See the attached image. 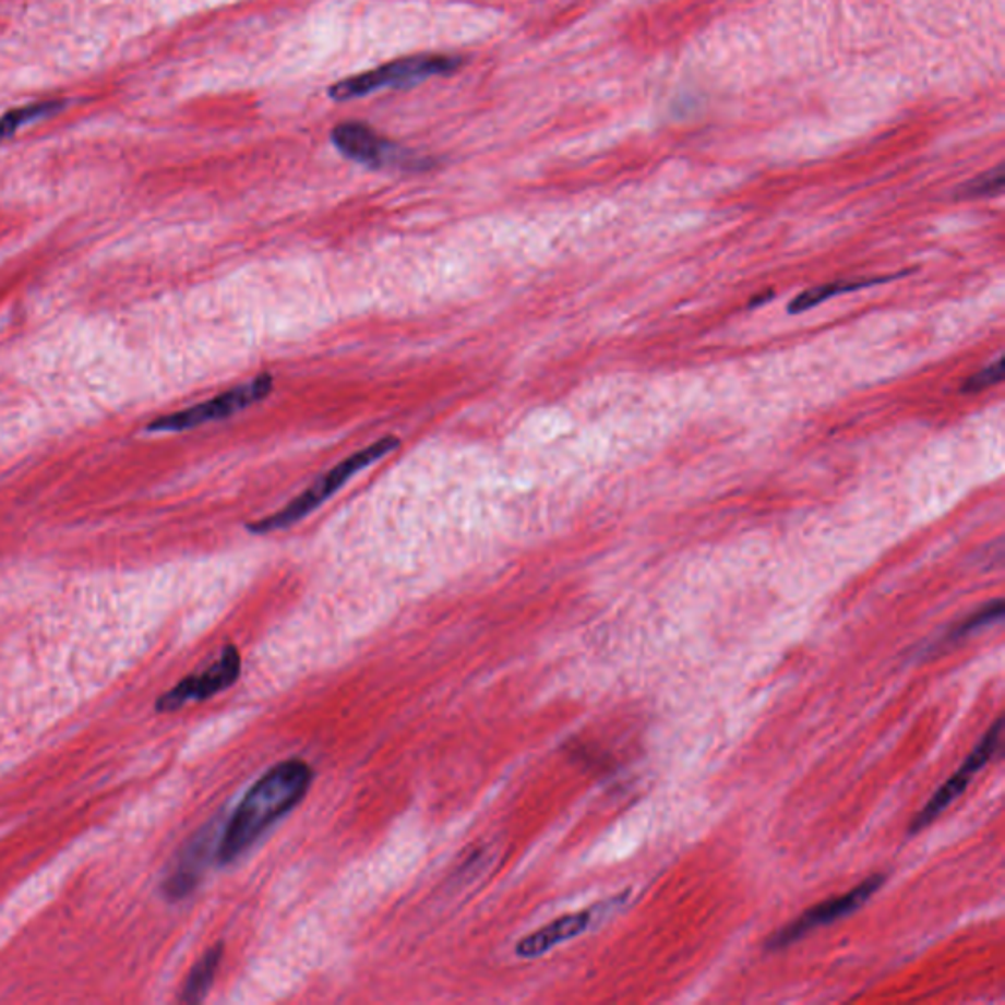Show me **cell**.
I'll list each match as a JSON object with an SVG mask.
<instances>
[{
    "mask_svg": "<svg viewBox=\"0 0 1005 1005\" xmlns=\"http://www.w3.org/2000/svg\"><path fill=\"white\" fill-rule=\"evenodd\" d=\"M313 783V768L301 758L279 762L255 781L238 803L218 840L216 860L232 864L244 857L275 823L295 810Z\"/></svg>",
    "mask_w": 1005,
    "mask_h": 1005,
    "instance_id": "cell-1",
    "label": "cell"
},
{
    "mask_svg": "<svg viewBox=\"0 0 1005 1005\" xmlns=\"http://www.w3.org/2000/svg\"><path fill=\"white\" fill-rule=\"evenodd\" d=\"M395 448H399V439L397 436H385V439L373 442L368 448L361 450L358 454H354L350 458L340 462L338 466H334L331 471H326L323 478L313 483L311 488L304 489L299 498H295L282 511H277L274 515L262 518V521L250 523L248 530L254 533V535H265V533H274V530L291 527L295 523H299L301 518L311 515L314 509L321 507L324 501L333 498L338 489L344 488V483L348 479L354 478L356 474H360L361 469L368 468L373 462H378V459L383 458L385 454H390Z\"/></svg>",
    "mask_w": 1005,
    "mask_h": 1005,
    "instance_id": "cell-2",
    "label": "cell"
},
{
    "mask_svg": "<svg viewBox=\"0 0 1005 1005\" xmlns=\"http://www.w3.org/2000/svg\"><path fill=\"white\" fill-rule=\"evenodd\" d=\"M462 65L458 56L446 53H419L407 58L393 59L380 68L363 71L358 75L342 79L328 88V97L336 103H346L351 98L366 97L380 88H405L417 85L430 77L452 75Z\"/></svg>",
    "mask_w": 1005,
    "mask_h": 1005,
    "instance_id": "cell-3",
    "label": "cell"
},
{
    "mask_svg": "<svg viewBox=\"0 0 1005 1005\" xmlns=\"http://www.w3.org/2000/svg\"><path fill=\"white\" fill-rule=\"evenodd\" d=\"M272 391H274V378L270 373H262L254 380L238 385L235 390L216 395L215 399L154 420L152 424H147V432H179V430L195 429L213 420L226 419V417H232L236 412L264 400Z\"/></svg>",
    "mask_w": 1005,
    "mask_h": 1005,
    "instance_id": "cell-4",
    "label": "cell"
},
{
    "mask_svg": "<svg viewBox=\"0 0 1005 1005\" xmlns=\"http://www.w3.org/2000/svg\"><path fill=\"white\" fill-rule=\"evenodd\" d=\"M242 672V658L235 645L225 646L223 655L215 665L206 668L205 672L193 673L183 682L177 683L174 690L164 693L156 702L159 713L177 711L186 703L203 702L216 693L225 692L235 685Z\"/></svg>",
    "mask_w": 1005,
    "mask_h": 1005,
    "instance_id": "cell-5",
    "label": "cell"
},
{
    "mask_svg": "<svg viewBox=\"0 0 1005 1005\" xmlns=\"http://www.w3.org/2000/svg\"><path fill=\"white\" fill-rule=\"evenodd\" d=\"M1002 731H1004V721L997 719V721L988 729L986 734L980 739L977 749L970 752V756H968L965 764L960 766V770H957V774H955L945 786H941L937 793L931 798L928 805L919 811L918 817L913 819L911 827H909L911 833H919V830L929 827L933 821L937 819L943 811H947L948 807L957 801V798H960V795L967 791L970 780L977 776L978 771L986 766L988 762L994 758L997 746H1000V742H1002Z\"/></svg>",
    "mask_w": 1005,
    "mask_h": 1005,
    "instance_id": "cell-6",
    "label": "cell"
},
{
    "mask_svg": "<svg viewBox=\"0 0 1005 1005\" xmlns=\"http://www.w3.org/2000/svg\"><path fill=\"white\" fill-rule=\"evenodd\" d=\"M882 884H884V876H882V874L870 876V878L864 880L862 884H859L857 888L850 889L849 894H845V896H840V898L827 899V901H823L819 906L807 909L800 919H795L788 928L780 929V931L768 941V948L776 950V948L790 947L793 943H798L801 937H805L813 929L829 925L833 921L849 916L854 909L864 906V904L874 896V892H876Z\"/></svg>",
    "mask_w": 1005,
    "mask_h": 1005,
    "instance_id": "cell-7",
    "label": "cell"
},
{
    "mask_svg": "<svg viewBox=\"0 0 1005 1005\" xmlns=\"http://www.w3.org/2000/svg\"><path fill=\"white\" fill-rule=\"evenodd\" d=\"M331 142L340 152L356 164L380 169L390 164H399V147L381 136L375 128L358 120H346L333 128Z\"/></svg>",
    "mask_w": 1005,
    "mask_h": 1005,
    "instance_id": "cell-8",
    "label": "cell"
},
{
    "mask_svg": "<svg viewBox=\"0 0 1005 1005\" xmlns=\"http://www.w3.org/2000/svg\"><path fill=\"white\" fill-rule=\"evenodd\" d=\"M213 840H215V825H208L205 829L199 830L195 837L189 840V845L179 854L176 866L164 884V894L167 898L177 901V899L187 898L196 888L199 880L205 872Z\"/></svg>",
    "mask_w": 1005,
    "mask_h": 1005,
    "instance_id": "cell-9",
    "label": "cell"
},
{
    "mask_svg": "<svg viewBox=\"0 0 1005 1005\" xmlns=\"http://www.w3.org/2000/svg\"><path fill=\"white\" fill-rule=\"evenodd\" d=\"M596 919L597 908L584 909V911L567 913V916L554 919L545 928L530 933L528 937L521 938L517 948H515V955L518 958L542 957L558 945L586 933Z\"/></svg>",
    "mask_w": 1005,
    "mask_h": 1005,
    "instance_id": "cell-10",
    "label": "cell"
},
{
    "mask_svg": "<svg viewBox=\"0 0 1005 1005\" xmlns=\"http://www.w3.org/2000/svg\"><path fill=\"white\" fill-rule=\"evenodd\" d=\"M223 950H225L223 945H215V947L208 948L203 958L193 967L191 974L187 978L186 986H183V996H181L186 1004H199V1002L205 1000L208 990L215 982L216 970L220 967Z\"/></svg>",
    "mask_w": 1005,
    "mask_h": 1005,
    "instance_id": "cell-11",
    "label": "cell"
},
{
    "mask_svg": "<svg viewBox=\"0 0 1005 1005\" xmlns=\"http://www.w3.org/2000/svg\"><path fill=\"white\" fill-rule=\"evenodd\" d=\"M889 279L894 277H874V279H854V282H835V284L819 285V287H813V289H807L803 294L798 295L790 304V313H803V311H810L813 307L827 301L830 297H837V295L850 294V291H859L862 287H870V285L886 284Z\"/></svg>",
    "mask_w": 1005,
    "mask_h": 1005,
    "instance_id": "cell-12",
    "label": "cell"
},
{
    "mask_svg": "<svg viewBox=\"0 0 1005 1005\" xmlns=\"http://www.w3.org/2000/svg\"><path fill=\"white\" fill-rule=\"evenodd\" d=\"M63 105L65 103L61 100H41V103H29L24 107L10 108L9 112L0 117V144L7 142L10 136H14L29 122L56 115L63 108Z\"/></svg>",
    "mask_w": 1005,
    "mask_h": 1005,
    "instance_id": "cell-13",
    "label": "cell"
},
{
    "mask_svg": "<svg viewBox=\"0 0 1005 1005\" xmlns=\"http://www.w3.org/2000/svg\"><path fill=\"white\" fill-rule=\"evenodd\" d=\"M1002 615H1004V601H1002V599H996V601H992V603L982 607L974 615L968 617L962 625H958L957 629L953 631V636H955V638H960V636L972 635L978 629L996 623V621L1002 619Z\"/></svg>",
    "mask_w": 1005,
    "mask_h": 1005,
    "instance_id": "cell-14",
    "label": "cell"
},
{
    "mask_svg": "<svg viewBox=\"0 0 1005 1005\" xmlns=\"http://www.w3.org/2000/svg\"><path fill=\"white\" fill-rule=\"evenodd\" d=\"M1002 187H1004V169H1002V166H997L996 169L988 171L984 176H980L974 181H970L968 186L962 187L960 195L968 196V199L996 195L1002 191Z\"/></svg>",
    "mask_w": 1005,
    "mask_h": 1005,
    "instance_id": "cell-15",
    "label": "cell"
},
{
    "mask_svg": "<svg viewBox=\"0 0 1005 1005\" xmlns=\"http://www.w3.org/2000/svg\"><path fill=\"white\" fill-rule=\"evenodd\" d=\"M1002 380H1004V360L997 358L992 366H988L984 370L970 375L962 391L965 393H980V391L988 390V387L996 385Z\"/></svg>",
    "mask_w": 1005,
    "mask_h": 1005,
    "instance_id": "cell-16",
    "label": "cell"
}]
</instances>
